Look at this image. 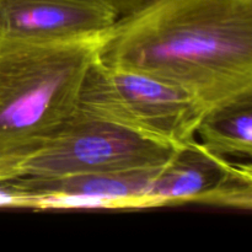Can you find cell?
Masks as SVG:
<instances>
[{
  "mask_svg": "<svg viewBox=\"0 0 252 252\" xmlns=\"http://www.w3.org/2000/svg\"><path fill=\"white\" fill-rule=\"evenodd\" d=\"M100 61L154 76L204 110L252 93V0H152L120 17Z\"/></svg>",
  "mask_w": 252,
  "mask_h": 252,
  "instance_id": "cell-1",
  "label": "cell"
},
{
  "mask_svg": "<svg viewBox=\"0 0 252 252\" xmlns=\"http://www.w3.org/2000/svg\"><path fill=\"white\" fill-rule=\"evenodd\" d=\"M108 31L54 42L0 39V181L15 179L78 110Z\"/></svg>",
  "mask_w": 252,
  "mask_h": 252,
  "instance_id": "cell-2",
  "label": "cell"
},
{
  "mask_svg": "<svg viewBox=\"0 0 252 252\" xmlns=\"http://www.w3.org/2000/svg\"><path fill=\"white\" fill-rule=\"evenodd\" d=\"M79 107L142 137L172 147L196 138L203 106L181 89L100 58L90 66Z\"/></svg>",
  "mask_w": 252,
  "mask_h": 252,
  "instance_id": "cell-3",
  "label": "cell"
},
{
  "mask_svg": "<svg viewBox=\"0 0 252 252\" xmlns=\"http://www.w3.org/2000/svg\"><path fill=\"white\" fill-rule=\"evenodd\" d=\"M179 148L148 139L78 107L42 149L22 165L15 179L153 169L169 161Z\"/></svg>",
  "mask_w": 252,
  "mask_h": 252,
  "instance_id": "cell-4",
  "label": "cell"
},
{
  "mask_svg": "<svg viewBox=\"0 0 252 252\" xmlns=\"http://www.w3.org/2000/svg\"><path fill=\"white\" fill-rule=\"evenodd\" d=\"M150 198L155 207L199 203L250 211L251 165L213 154L194 138L158 167Z\"/></svg>",
  "mask_w": 252,
  "mask_h": 252,
  "instance_id": "cell-5",
  "label": "cell"
},
{
  "mask_svg": "<svg viewBox=\"0 0 252 252\" xmlns=\"http://www.w3.org/2000/svg\"><path fill=\"white\" fill-rule=\"evenodd\" d=\"M118 19L95 0H0V39L66 41L107 31Z\"/></svg>",
  "mask_w": 252,
  "mask_h": 252,
  "instance_id": "cell-6",
  "label": "cell"
},
{
  "mask_svg": "<svg viewBox=\"0 0 252 252\" xmlns=\"http://www.w3.org/2000/svg\"><path fill=\"white\" fill-rule=\"evenodd\" d=\"M197 134L213 154L251 159L252 93L207 110L197 126Z\"/></svg>",
  "mask_w": 252,
  "mask_h": 252,
  "instance_id": "cell-7",
  "label": "cell"
},
{
  "mask_svg": "<svg viewBox=\"0 0 252 252\" xmlns=\"http://www.w3.org/2000/svg\"><path fill=\"white\" fill-rule=\"evenodd\" d=\"M95 1L106 5L111 10H113L118 15V17H122L140 9L152 0H95Z\"/></svg>",
  "mask_w": 252,
  "mask_h": 252,
  "instance_id": "cell-8",
  "label": "cell"
},
{
  "mask_svg": "<svg viewBox=\"0 0 252 252\" xmlns=\"http://www.w3.org/2000/svg\"><path fill=\"white\" fill-rule=\"evenodd\" d=\"M0 207H17L24 208V201L6 186L4 181H0Z\"/></svg>",
  "mask_w": 252,
  "mask_h": 252,
  "instance_id": "cell-9",
  "label": "cell"
}]
</instances>
